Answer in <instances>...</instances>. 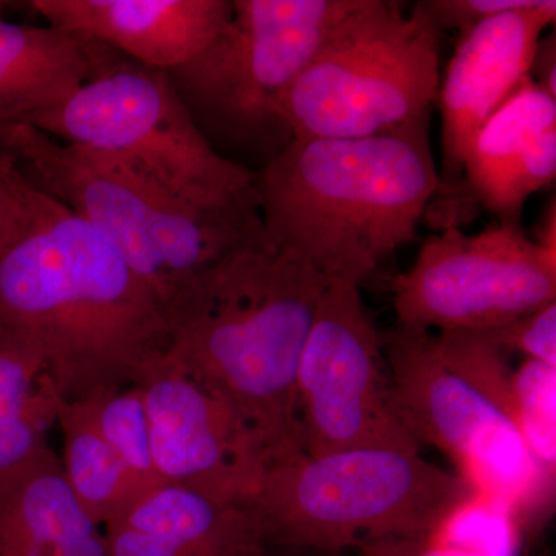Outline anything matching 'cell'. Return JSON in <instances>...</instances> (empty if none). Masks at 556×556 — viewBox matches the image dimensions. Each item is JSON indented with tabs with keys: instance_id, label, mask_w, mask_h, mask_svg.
Returning a JSON list of instances; mask_svg holds the SVG:
<instances>
[{
	"instance_id": "1",
	"label": "cell",
	"mask_w": 556,
	"mask_h": 556,
	"mask_svg": "<svg viewBox=\"0 0 556 556\" xmlns=\"http://www.w3.org/2000/svg\"><path fill=\"white\" fill-rule=\"evenodd\" d=\"M0 345L79 401L159 364L166 305L97 229L36 190L30 219L0 249Z\"/></svg>"
},
{
	"instance_id": "2",
	"label": "cell",
	"mask_w": 556,
	"mask_h": 556,
	"mask_svg": "<svg viewBox=\"0 0 556 556\" xmlns=\"http://www.w3.org/2000/svg\"><path fill=\"white\" fill-rule=\"evenodd\" d=\"M328 283L263 230L166 302L167 348L159 364L225 401L257 441L266 468L305 453L299 364Z\"/></svg>"
},
{
	"instance_id": "3",
	"label": "cell",
	"mask_w": 556,
	"mask_h": 556,
	"mask_svg": "<svg viewBox=\"0 0 556 556\" xmlns=\"http://www.w3.org/2000/svg\"><path fill=\"white\" fill-rule=\"evenodd\" d=\"M263 228L328 280L362 287L412 243L438 190L430 119L358 138L294 139L255 170Z\"/></svg>"
},
{
	"instance_id": "4",
	"label": "cell",
	"mask_w": 556,
	"mask_h": 556,
	"mask_svg": "<svg viewBox=\"0 0 556 556\" xmlns=\"http://www.w3.org/2000/svg\"><path fill=\"white\" fill-rule=\"evenodd\" d=\"M0 155L97 229L164 305L190 277L265 230L258 201L218 211L190 206L115 156L25 124L0 134Z\"/></svg>"
},
{
	"instance_id": "5",
	"label": "cell",
	"mask_w": 556,
	"mask_h": 556,
	"mask_svg": "<svg viewBox=\"0 0 556 556\" xmlns=\"http://www.w3.org/2000/svg\"><path fill=\"white\" fill-rule=\"evenodd\" d=\"M477 495L467 479L420 453L350 448L270 464L247 506L266 546L357 552L434 536Z\"/></svg>"
},
{
	"instance_id": "6",
	"label": "cell",
	"mask_w": 556,
	"mask_h": 556,
	"mask_svg": "<svg viewBox=\"0 0 556 556\" xmlns=\"http://www.w3.org/2000/svg\"><path fill=\"white\" fill-rule=\"evenodd\" d=\"M439 31L415 3L354 0L321 40L285 101L294 139L358 138L430 119Z\"/></svg>"
},
{
	"instance_id": "7",
	"label": "cell",
	"mask_w": 556,
	"mask_h": 556,
	"mask_svg": "<svg viewBox=\"0 0 556 556\" xmlns=\"http://www.w3.org/2000/svg\"><path fill=\"white\" fill-rule=\"evenodd\" d=\"M354 0H233L228 24L167 73L212 146L276 156L294 141L285 101Z\"/></svg>"
},
{
	"instance_id": "8",
	"label": "cell",
	"mask_w": 556,
	"mask_h": 556,
	"mask_svg": "<svg viewBox=\"0 0 556 556\" xmlns=\"http://www.w3.org/2000/svg\"><path fill=\"white\" fill-rule=\"evenodd\" d=\"M31 126L115 156L190 206L218 211L258 201L255 170L208 142L167 73L113 49L68 101Z\"/></svg>"
},
{
	"instance_id": "9",
	"label": "cell",
	"mask_w": 556,
	"mask_h": 556,
	"mask_svg": "<svg viewBox=\"0 0 556 556\" xmlns=\"http://www.w3.org/2000/svg\"><path fill=\"white\" fill-rule=\"evenodd\" d=\"M394 407L417 444L441 450L481 496L515 517L554 493L517 424L450 367L431 331H380Z\"/></svg>"
},
{
	"instance_id": "10",
	"label": "cell",
	"mask_w": 556,
	"mask_h": 556,
	"mask_svg": "<svg viewBox=\"0 0 556 556\" xmlns=\"http://www.w3.org/2000/svg\"><path fill=\"white\" fill-rule=\"evenodd\" d=\"M555 302L556 260L503 223L428 237L393 281L396 325L416 331H486Z\"/></svg>"
},
{
	"instance_id": "11",
	"label": "cell",
	"mask_w": 556,
	"mask_h": 556,
	"mask_svg": "<svg viewBox=\"0 0 556 556\" xmlns=\"http://www.w3.org/2000/svg\"><path fill=\"white\" fill-rule=\"evenodd\" d=\"M298 399L306 455L419 453L394 407L380 331L357 285L329 280L318 300L300 357Z\"/></svg>"
},
{
	"instance_id": "12",
	"label": "cell",
	"mask_w": 556,
	"mask_h": 556,
	"mask_svg": "<svg viewBox=\"0 0 556 556\" xmlns=\"http://www.w3.org/2000/svg\"><path fill=\"white\" fill-rule=\"evenodd\" d=\"M555 20V0H538L532 9L501 14L459 35L438 90L442 160L437 195L424 218L431 228H460V185L471 142L529 75L538 42Z\"/></svg>"
},
{
	"instance_id": "13",
	"label": "cell",
	"mask_w": 556,
	"mask_h": 556,
	"mask_svg": "<svg viewBox=\"0 0 556 556\" xmlns=\"http://www.w3.org/2000/svg\"><path fill=\"white\" fill-rule=\"evenodd\" d=\"M137 386L148 408L153 466L161 484L248 504L265 473L266 459L237 413L195 380L161 364Z\"/></svg>"
},
{
	"instance_id": "14",
	"label": "cell",
	"mask_w": 556,
	"mask_h": 556,
	"mask_svg": "<svg viewBox=\"0 0 556 556\" xmlns=\"http://www.w3.org/2000/svg\"><path fill=\"white\" fill-rule=\"evenodd\" d=\"M556 98L525 76L471 142L460 185V226L478 208L521 226L526 201L554 182Z\"/></svg>"
},
{
	"instance_id": "15",
	"label": "cell",
	"mask_w": 556,
	"mask_h": 556,
	"mask_svg": "<svg viewBox=\"0 0 556 556\" xmlns=\"http://www.w3.org/2000/svg\"><path fill=\"white\" fill-rule=\"evenodd\" d=\"M30 5L50 27L163 72L192 60L233 13V0H35Z\"/></svg>"
},
{
	"instance_id": "16",
	"label": "cell",
	"mask_w": 556,
	"mask_h": 556,
	"mask_svg": "<svg viewBox=\"0 0 556 556\" xmlns=\"http://www.w3.org/2000/svg\"><path fill=\"white\" fill-rule=\"evenodd\" d=\"M102 530L105 556H257L266 546L248 506L179 485L150 490Z\"/></svg>"
},
{
	"instance_id": "17",
	"label": "cell",
	"mask_w": 556,
	"mask_h": 556,
	"mask_svg": "<svg viewBox=\"0 0 556 556\" xmlns=\"http://www.w3.org/2000/svg\"><path fill=\"white\" fill-rule=\"evenodd\" d=\"M108 53L104 43L50 25L0 21V134L60 108Z\"/></svg>"
},
{
	"instance_id": "18",
	"label": "cell",
	"mask_w": 556,
	"mask_h": 556,
	"mask_svg": "<svg viewBox=\"0 0 556 556\" xmlns=\"http://www.w3.org/2000/svg\"><path fill=\"white\" fill-rule=\"evenodd\" d=\"M0 541L51 556H105L104 530L76 500L49 441L0 471Z\"/></svg>"
},
{
	"instance_id": "19",
	"label": "cell",
	"mask_w": 556,
	"mask_h": 556,
	"mask_svg": "<svg viewBox=\"0 0 556 556\" xmlns=\"http://www.w3.org/2000/svg\"><path fill=\"white\" fill-rule=\"evenodd\" d=\"M56 426L61 428V460L70 489L98 526L116 521L150 492L102 439L86 399L67 401L56 394Z\"/></svg>"
},
{
	"instance_id": "20",
	"label": "cell",
	"mask_w": 556,
	"mask_h": 556,
	"mask_svg": "<svg viewBox=\"0 0 556 556\" xmlns=\"http://www.w3.org/2000/svg\"><path fill=\"white\" fill-rule=\"evenodd\" d=\"M86 401L102 439L124 467L150 490L163 485L153 466L148 408L141 387L110 388Z\"/></svg>"
},
{
	"instance_id": "21",
	"label": "cell",
	"mask_w": 556,
	"mask_h": 556,
	"mask_svg": "<svg viewBox=\"0 0 556 556\" xmlns=\"http://www.w3.org/2000/svg\"><path fill=\"white\" fill-rule=\"evenodd\" d=\"M511 386L519 433L536 466L555 481L556 368L526 358L511 371Z\"/></svg>"
},
{
	"instance_id": "22",
	"label": "cell",
	"mask_w": 556,
	"mask_h": 556,
	"mask_svg": "<svg viewBox=\"0 0 556 556\" xmlns=\"http://www.w3.org/2000/svg\"><path fill=\"white\" fill-rule=\"evenodd\" d=\"M433 336L450 367L517 424L508 353L485 331H441Z\"/></svg>"
},
{
	"instance_id": "23",
	"label": "cell",
	"mask_w": 556,
	"mask_h": 556,
	"mask_svg": "<svg viewBox=\"0 0 556 556\" xmlns=\"http://www.w3.org/2000/svg\"><path fill=\"white\" fill-rule=\"evenodd\" d=\"M53 426H56V393L40 378L38 391L27 407L0 415V471L47 442V433Z\"/></svg>"
},
{
	"instance_id": "24",
	"label": "cell",
	"mask_w": 556,
	"mask_h": 556,
	"mask_svg": "<svg viewBox=\"0 0 556 556\" xmlns=\"http://www.w3.org/2000/svg\"><path fill=\"white\" fill-rule=\"evenodd\" d=\"M485 332L506 353L556 368V302Z\"/></svg>"
},
{
	"instance_id": "25",
	"label": "cell",
	"mask_w": 556,
	"mask_h": 556,
	"mask_svg": "<svg viewBox=\"0 0 556 556\" xmlns=\"http://www.w3.org/2000/svg\"><path fill=\"white\" fill-rule=\"evenodd\" d=\"M538 0H420L417 5L439 35L448 30L464 35L482 22L511 11L532 9Z\"/></svg>"
},
{
	"instance_id": "26",
	"label": "cell",
	"mask_w": 556,
	"mask_h": 556,
	"mask_svg": "<svg viewBox=\"0 0 556 556\" xmlns=\"http://www.w3.org/2000/svg\"><path fill=\"white\" fill-rule=\"evenodd\" d=\"M36 189L28 185L10 159L0 155V249L30 219Z\"/></svg>"
},
{
	"instance_id": "27",
	"label": "cell",
	"mask_w": 556,
	"mask_h": 556,
	"mask_svg": "<svg viewBox=\"0 0 556 556\" xmlns=\"http://www.w3.org/2000/svg\"><path fill=\"white\" fill-rule=\"evenodd\" d=\"M357 556H521L515 552L484 551L457 546L437 536L404 538L367 544L357 551Z\"/></svg>"
},
{
	"instance_id": "28",
	"label": "cell",
	"mask_w": 556,
	"mask_h": 556,
	"mask_svg": "<svg viewBox=\"0 0 556 556\" xmlns=\"http://www.w3.org/2000/svg\"><path fill=\"white\" fill-rule=\"evenodd\" d=\"M529 76L540 89L556 98V39L555 33L544 36L538 42Z\"/></svg>"
},
{
	"instance_id": "29",
	"label": "cell",
	"mask_w": 556,
	"mask_h": 556,
	"mask_svg": "<svg viewBox=\"0 0 556 556\" xmlns=\"http://www.w3.org/2000/svg\"><path fill=\"white\" fill-rule=\"evenodd\" d=\"M538 247L546 252L548 257L556 260V204L552 200L544 212V217L538 226L535 239Z\"/></svg>"
},
{
	"instance_id": "30",
	"label": "cell",
	"mask_w": 556,
	"mask_h": 556,
	"mask_svg": "<svg viewBox=\"0 0 556 556\" xmlns=\"http://www.w3.org/2000/svg\"><path fill=\"white\" fill-rule=\"evenodd\" d=\"M343 552L308 551V548L265 546L257 556H342Z\"/></svg>"
},
{
	"instance_id": "31",
	"label": "cell",
	"mask_w": 556,
	"mask_h": 556,
	"mask_svg": "<svg viewBox=\"0 0 556 556\" xmlns=\"http://www.w3.org/2000/svg\"><path fill=\"white\" fill-rule=\"evenodd\" d=\"M0 556H51L40 548L20 541H0Z\"/></svg>"
}]
</instances>
